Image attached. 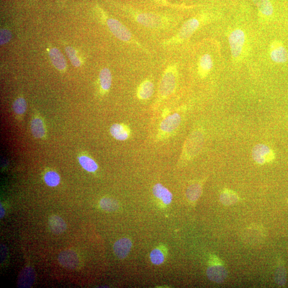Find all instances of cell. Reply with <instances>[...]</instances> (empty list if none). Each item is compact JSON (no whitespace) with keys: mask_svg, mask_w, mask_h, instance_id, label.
Segmentation results:
<instances>
[{"mask_svg":"<svg viewBox=\"0 0 288 288\" xmlns=\"http://www.w3.org/2000/svg\"><path fill=\"white\" fill-rule=\"evenodd\" d=\"M66 52L67 53L68 57L74 67L78 68L81 66V61L77 56V53L75 50L71 47L66 48Z\"/></svg>","mask_w":288,"mask_h":288,"instance_id":"obj_32","label":"cell"},{"mask_svg":"<svg viewBox=\"0 0 288 288\" xmlns=\"http://www.w3.org/2000/svg\"><path fill=\"white\" fill-rule=\"evenodd\" d=\"M120 9L132 22L152 31L169 28L178 18L176 9L143 8L130 3L121 5Z\"/></svg>","mask_w":288,"mask_h":288,"instance_id":"obj_1","label":"cell"},{"mask_svg":"<svg viewBox=\"0 0 288 288\" xmlns=\"http://www.w3.org/2000/svg\"><path fill=\"white\" fill-rule=\"evenodd\" d=\"M154 91L153 82L150 80L146 79L138 87L137 97L141 101H146L152 96Z\"/></svg>","mask_w":288,"mask_h":288,"instance_id":"obj_16","label":"cell"},{"mask_svg":"<svg viewBox=\"0 0 288 288\" xmlns=\"http://www.w3.org/2000/svg\"><path fill=\"white\" fill-rule=\"evenodd\" d=\"M5 214L4 209L1 205V218H2L4 217Z\"/></svg>","mask_w":288,"mask_h":288,"instance_id":"obj_36","label":"cell"},{"mask_svg":"<svg viewBox=\"0 0 288 288\" xmlns=\"http://www.w3.org/2000/svg\"><path fill=\"white\" fill-rule=\"evenodd\" d=\"M49 56L55 68L59 71H64L66 67V62L63 54L57 48H54L50 51Z\"/></svg>","mask_w":288,"mask_h":288,"instance_id":"obj_22","label":"cell"},{"mask_svg":"<svg viewBox=\"0 0 288 288\" xmlns=\"http://www.w3.org/2000/svg\"><path fill=\"white\" fill-rule=\"evenodd\" d=\"M5 247L3 245H1V260L3 261L4 259L5 258V256H7V250L5 248Z\"/></svg>","mask_w":288,"mask_h":288,"instance_id":"obj_34","label":"cell"},{"mask_svg":"<svg viewBox=\"0 0 288 288\" xmlns=\"http://www.w3.org/2000/svg\"><path fill=\"white\" fill-rule=\"evenodd\" d=\"M36 278L35 271L32 268L26 267L19 275L18 286L21 288H29L34 284Z\"/></svg>","mask_w":288,"mask_h":288,"instance_id":"obj_15","label":"cell"},{"mask_svg":"<svg viewBox=\"0 0 288 288\" xmlns=\"http://www.w3.org/2000/svg\"><path fill=\"white\" fill-rule=\"evenodd\" d=\"M220 200L226 206H230L239 200V196L235 192L225 188L220 194Z\"/></svg>","mask_w":288,"mask_h":288,"instance_id":"obj_26","label":"cell"},{"mask_svg":"<svg viewBox=\"0 0 288 288\" xmlns=\"http://www.w3.org/2000/svg\"><path fill=\"white\" fill-rule=\"evenodd\" d=\"M202 192V183L200 182H192L186 190V196L191 202H196L200 197Z\"/></svg>","mask_w":288,"mask_h":288,"instance_id":"obj_23","label":"cell"},{"mask_svg":"<svg viewBox=\"0 0 288 288\" xmlns=\"http://www.w3.org/2000/svg\"><path fill=\"white\" fill-rule=\"evenodd\" d=\"M150 259L151 262L154 265L162 264L165 259L164 254L161 249H155L151 252Z\"/></svg>","mask_w":288,"mask_h":288,"instance_id":"obj_31","label":"cell"},{"mask_svg":"<svg viewBox=\"0 0 288 288\" xmlns=\"http://www.w3.org/2000/svg\"><path fill=\"white\" fill-rule=\"evenodd\" d=\"M109 132L115 140L121 142L128 140L131 135L130 127L123 123L113 124L110 126Z\"/></svg>","mask_w":288,"mask_h":288,"instance_id":"obj_13","label":"cell"},{"mask_svg":"<svg viewBox=\"0 0 288 288\" xmlns=\"http://www.w3.org/2000/svg\"><path fill=\"white\" fill-rule=\"evenodd\" d=\"M270 56L271 60L277 64H284L288 60V52L280 41H274L270 44Z\"/></svg>","mask_w":288,"mask_h":288,"instance_id":"obj_11","label":"cell"},{"mask_svg":"<svg viewBox=\"0 0 288 288\" xmlns=\"http://www.w3.org/2000/svg\"><path fill=\"white\" fill-rule=\"evenodd\" d=\"M101 208L108 212H113L119 208V204L114 199L104 198L100 201Z\"/></svg>","mask_w":288,"mask_h":288,"instance_id":"obj_27","label":"cell"},{"mask_svg":"<svg viewBox=\"0 0 288 288\" xmlns=\"http://www.w3.org/2000/svg\"><path fill=\"white\" fill-rule=\"evenodd\" d=\"M78 159L81 167L88 172L94 173L98 170L97 163L90 157L86 155H82L79 157Z\"/></svg>","mask_w":288,"mask_h":288,"instance_id":"obj_25","label":"cell"},{"mask_svg":"<svg viewBox=\"0 0 288 288\" xmlns=\"http://www.w3.org/2000/svg\"><path fill=\"white\" fill-rule=\"evenodd\" d=\"M44 181L50 187H56L60 183L59 175L54 171H49L44 175Z\"/></svg>","mask_w":288,"mask_h":288,"instance_id":"obj_28","label":"cell"},{"mask_svg":"<svg viewBox=\"0 0 288 288\" xmlns=\"http://www.w3.org/2000/svg\"><path fill=\"white\" fill-rule=\"evenodd\" d=\"M31 129L33 136L37 139H44L47 135L45 124L39 116L36 115L32 120Z\"/></svg>","mask_w":288,"mask_h":288,"instance_id":"obj_17","label":"cell"},{"mask_svg":"<svg viewBox=\"0 0 288 288\" xmlns=\"http://www.w3.org/2000/svg\"><path fill=\"white\" fill-rule=\"evenodd\" d=\"M132 246V241L129 238H122L114 243L113 250L115 255L121 259L126 258L130 252Z\"/></svg>","mask_w":288,"mask_h":288,"instance_id":"obj_14","label":"cell"},{"mask_svg":"<svg viewBox=\"0 0 288 288\" xmlns=\"http://www.w3.org/2000/svg\"><path fill=\"white\" fill-rule=\"evenodd\" d=\"M99 84L103 93L108 92L111 87L112 77L111 72L108 68L103 69L99 74Z\"/></svg>","mask_w":288,"mask_h":288,"instance_id":"obj_24","label":"cell"},{"mask_svg":"<svg viewBox=\"0 0 288 288\" xmlns=\"http://www.w3.org/2000/svg\"><path fill=\"white\" fill-rule=\"evenodd\" d=\"M203 132L197 129L188 137L182 148L180 163L182 164L195 158L201 151L204 142Z\"/></svg>","mask_w":288,"mask_h":288,"instance_id":"obj_2","label":"cell"},{"mask_svg":"<svg viewBox=\"0 0 288 288\" xmlns=\"http://www.w3.org/2000/svg\"><path fill=\"white\" fill-rule=\"evenodd\" d=\"M49 225L52 232L56 234H63L67 229V225L65 221L56 215H53L49 217Z\"/></svg>","mask_w":288,"mask_h":288,"instance_id":"obj_21","label":"cell"},{"mask_svg":"<svg viewBox=\"0 0 288 288\" xmlns=\"http://www.w3.org/2000/svg\"><path fill=\"white\" fill-rule=\"evenodd\" d=\"M130 4L135 6L148 9L181 8L180 5L173 3L169 0H129Z\"/></svg>","mask_w":288,"mask_h":288,"instance_id":"obj_9","label":"cell"},{"mask_svg":"<svg viewBox=\"0 0 288 288\" xmlns=\"http://www.w3.org/2000/svg\"><path fill=\"white\" fill-rule=\"evenodd\" d=\"M213 67L212 57L208 54H204L198 61V72L201 78H205Z\"/></svg>","mask_w":288,"mask_h":288,"instance_id":"obj_19","label":"cell"},{"mask_svg":"<svg viewBox=\"0 0 288 288\" xmlns=\"http://www.w3.org/2000/svg\"><path fill=\"white\" fill-rule=\"evenodd\" d=\"M58 259L61 265L69 269H74L79 264L78 255L75 252L70 249L61 252Z\"/></svg>","mask_w":288,"mask_h":288,"instance_id":"obj_12","label":"cell"},{"mask_svg":"<svg viewBox=\"0 0 288 288\" xmlns=\"http://www.w3.org/2000/svg\"><path fill=\"white\" fill-rule=\"evenodd\" d=\"M169 115V110L168 109H164L163 112L162 113V117L163 118L167 117V116Z\"/></svg>","mask_w":288,"mask_h":288,"instance_id":"obj_35","label":"cell"},{"mask_svg":"<svg viewBox=\"0 0 288 288\" xmlns=\"http://www.w3.org/2000/svg\"><path fill=\"white\" fill-rule=\"evenodd\" d=\"M152 191L154 196L162 201L163 204L168 205L172 202L173 198L172 193L162 184L158 183L155 185Z\"/></svg>","mask_w":288,"mask_h":288,"instance_id":"obj_18","label":"cell"},{"mask_svg":"<svg viewBox=\"0 0 288 288\" xmlns=\"http://www.w3.org/2000/svg\"><path fill=\"white\" fill-rule=\"evenodd\" d=\"M206 16L201 15L187 20L182 25L179 32L174 37L167 41L168 44H175L183 42L191 37L194 33L203 23Z\"/></svg>","mask_w":288,"mask_h":288,"instance_id":"obj_4","label":"cell"},{"mask_svg":"<svg viewBox=\"0 0 288 288\" xmlns=\"http://www.w3.org/2000/svg\"><path fill=\"white\" fill-rule=\"evenodd\" d=\"M107 23L110 31L120 40L126 42L133 40L131 32L119 20L109 18L107 20Z\"/></svg>","mask_w":288,"mask_h":288,"instance_id":"obj_10","label":"cell"},{"mask_svg":"<svg viewBox=\"0 0 288 288\" xmlns=\"http://www.w3.org/2000/svg\"><path fill=\"white\" fill-rule=\"evenodd\" d=\"M286 270L284 265H280L276 269L275 273L276 283L279 286H284L287 280Z\"/></svg>","mask_w":288,"mask_h":288,"instance_id":"obj_29","label":"cell"},{"mask_svg":"<svg viewBox=\"0 0 288 288\" xmlns=\"http://www.w3.org/2000/svg\"><path fill=\"white\" fill-rule=\"evenodd\" d=\"M12 33L7 29H2L0 33V44L4 45L8 43L12 38Z\"/></svg>","mask_w":288,"mask_h":288,"instance_id":"obj_33","label":"cell"},{"mask_svg":"<svg viewBox=\"0 0 288 288\" xmlns=\"http://www.w3.org/2000/svg\"><path fill=\"white\" fill-rule=\"evenodd\" d=\"M27 105L23 97L17 98L13 104V109L16 114L23 115L26 112Z\"/></svg>","mask_w":288,"mask_h":288,"instance_id":"obj_30","label":"cell"},{"mask_svg":"<svg viewBox=\"0 0 288 288\" xmlns=\"http://www.w3.org/2000/svg\"><path fill=\"white\" fill-rule=\"evenodd\" d=\"M252 154L254 162L260 165L272 162L275 158V154L272 149L263 144L254 146Z\"/></svg>","mask_w":288,"mask_h":288,"instance_id":"obj_8","label":"cell"},{"mask_svg":"<svg viewBox=\"0 0 288 288\" xmlns=\"http://www.w3.org/2000/svg\"><path fill=\"white\" fill-rule=\"evenodd\" d=\"M233 59L239 61L243 56L246 44V35L240 29L233 30L228 37Z\"/></svg>","mask_w":288,"mask_h":288,"instance_id":"obj_6","label":"cell"},{"mask_svg":"<svg viewBox=\"0 0 288 288\" xmlns=\"http://www.w3.org/2000/svg\"><path fill=\"white\" fill-rule=\"evenodd\" d=\"M256 5L260 15L265 18H269L274 12L273 5L270 0H252Z\"/></svg>","mask_w":288,"mask_h":288,"instance_id":"obj_20","label":"cell"},{"mask_svg":"<svg viewBox=\"0 0 288 288\" xmlns=\"http://www.w3.org/2000/svg\"><path fill=\"white\" fill-rule=\"evenodd\" d=\"M181 123V116L178 112L169 114L163 118L159 125L157 140L162 141L174 135L179 128Z\"/></svg>","mask_w":288,"mask_h":288,"instance_id":"obj_5","label":"cell"},{"mask_svg":"<svg viewBox=\"0 0 288 288\" xmlns=\"http://www.w3.org/2000/svg\"><path fill=\"white\" fill-rule=\"evenodd\" d=\"M208 278L216 283H221L227 278L228 271L222 261L217 257L213 256L210 258V265L207 270Z\"/></svg>","mask_w":288,"mask_h":288,"instance_id":"obj_7","label":"cell"},{"mask_svg":"<svg viewBox=\"0 0 288 288\" xmlns=\"http://www.w3.org/2000/svg\"><path fill=\"white\" fill-rule=\"evenodd\" d=\"M178 80V73L174 66H169L164 72L160 83L156 107L175 92Z\"/></svg>","mask_w":288,"mask_h":288,"instance_id":"obj_3","label":"cell"}]
</instances>
